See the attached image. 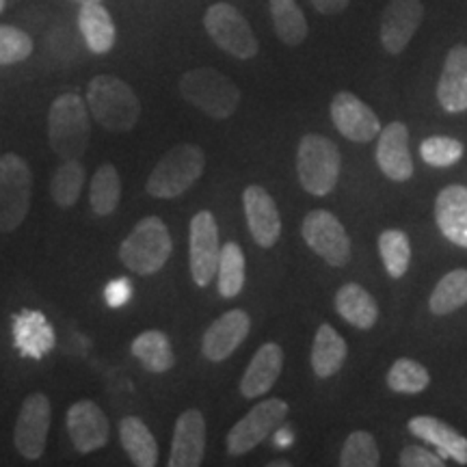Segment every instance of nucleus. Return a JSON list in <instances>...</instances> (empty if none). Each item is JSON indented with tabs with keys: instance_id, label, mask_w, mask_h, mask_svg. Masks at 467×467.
<instances>
[{
	"instance_id": "obj_18",
	"label": "nucleus",
	"mask_w": 467,
	"mask_h": 467,
	"mask_svg": "<svg viewBox=\"0 0 467 467\" xmlns=\"http://www.w3.org/2000/svg\"><path fill=\"white\" fill-rule=\"evenodd\" d=\"M251 318L244 309H230L208 327L202 337V355L210 361H223L244 342Z\"/></svg>"
},
{
	"instance_id": "obj_15",
	"label": "nucleus",
	"mask_w": 467,
	"mask_h": 467,
	"mask_svg": "<svg viewBox=\"0 0 467 467\" xmlns=\"http://www.w3.org/2000/svg\"><path fill=\"white\" fill-rule=\"evenodd\" d=\"M243 206L255 244L262 249L275 247L279 236H282V217H279L275 200L268 195L266 189L251 184L243 192Z\"/></svg>"
},
{
	"instance_id": "obj_24",
	"label": "nucleus",
	"mask_w": 467,
	"mask_h": 467,
	"mask_svg": "<svg viewBox=\"0 0 467 467\" xmlns=\"http://www.w3.org/2000/svg\"><path fill=\"white\" fill-rule=\"evenodd\" d=\"M14 340L25 358L42 359L55 347V331L42 312L25 309L14 317Z\"/></svg>"
},
{
	"instance_id": "obj_31",
	"label": "nucleus",
	"mask_w": 467,
	"mask_h": 467,
	"mask_svg": "<svg viewBox=\"0 0 467 467\" xmlns=\"http://www.w3.org/2000/svg\"><path fill=\"white\" fill-rule=\"evenodd\" d=\"M119 200H121L119 173H117L115 165L104 162V165L98 167V171L91 180V189H89L91 210L98 214V217H109V214H113L115 208L119 206Z\"/></svg>"
},
{
	"instance_id": "obj_12",
	"label": "nucleus",
	"mask_w": 467,
	"mask_h": 467,
	"mask_svg": "<svg viewBox=\"0 0 467 467\" xmlns=\"http://www.w3.org/2000/svg\"><path fill=\"white\" fill-rule=\"evenodd\" d=\"M50 400L42 392H35L26 396L22 402L20 413H17L14 441L16 451L28 461L39 459L46 451V441H48L50 431Z\"/></svg>"
},
{
	"instance_id": "obj_33",
	"label": "nucleus",
	"mask_w": 467,
	"mask_h": 467,
	"mask_svg": "<svg viewBox=\"0 0 467 467\" xmlns=\"http://www.w3.org/2000/svg\"><path fill=\"white\" fill-rule=\"evenodd\" d=\"M219 295L223 299H234L243 292L244 285V254L238 243H225L219 255Z\"/></svg>"
},
{
	"instance_id": "obj_16",
	"label": "nucleus",
	"mask_w": 467,
	"mask_h": 467,
	"mask_svg": "<svg viewBox=\"0 0 467 467\" xmlns=\"http://www.w3.org/2000/svg\"><path fill=\"white\" fill-rule=\"evenodd\" d=\"M422 0H389L381 17V44L389 55H400L422 25Z\"/></svg>"
},
{
	"instance_id": "obj_44",
	"label": "nucleus",
	"mask_w": 467,
	"mask_h": 467,
	"mask_svg": "<svg viewBox=\"0 0 467 467\" xmlns=\"http://www.w3.org/2000/svg\"><path fill=\"white\" fill-rule=\"evenodd\" d=\"M5 3H7V0H0V14H3V9H5Z\"/></svg>"
},
{
	"instance_id": "obj_13",
	"label": "nucleus",
	"mask_w": 467,
	"mask_h": 467,
	"mask_svg": "<svg viewBox=\"0 0 467 467\" xmlns=\"http://www.w3.org/2000/svg\"><path fill=\"white\" fill-rule=\"evenodd\" d=\"M331 119H334L337 132L355 143H370L381 132V121L375 110L350 91H340L334 98Z\"/></svg>"
},
{
	"instance_id": "obj_35",
	"label": "nucleus",
	"mask_w": 467,
	"mask_h": 467,
	"mask_svg": "<svg viewBox=\"0 0 467 467\" xmlns=\"http://www.w3.org/2000/svg\"><path fill=\"white\" fill-rule=\"evenodd\" d=\"M379 254L385 265V271L392 279H400L411 265V243L400 230H385L379 236Z\"/></svg>"
},
{
	"instance_id": "obj_19",
	"label": "nucleus",
	"mask_w": 467,
	"mask_h": 467,
	"mask_svg": "<svg viewBox=\"0 0 467 467\" xmlns=\"http://www.w3.org/2000/svg\"><path fill=\"white\" fill-rule=\"evenodd\" d=\"M377 165L392 182H407L413 175V161L409 154V130L400 121H392L379 132Z\"/></svg>"
},
{
	"instance_id": "obj_28",
	"label": "nucleus",
	"mask_w": 467,
	"mask_h": 467,
	"mask_svg": "<svg viewBox=\"0 0 467 467\" xmlns=\"http://www.w3.org/2000/svg\"><path fill=\"white\" fill-rule=\"evenodd\" d=\"M119 440L134 465L154 467L159 463V446H156L154 435L141 418L128 416L121 420Z\"/></svg>"
},
{
	"instance_id": "obj_7",
	"label": "nucleus",
	"mask_w": 467,
	"mask_h": 467,
	"mask_svg": "<svg viewBox=\"0 0 467 467\" xmlns=\"http://www.w3.org/2000/svg\"><path fill=\"white\" fill-rule=\"evenodd\" d=\"M33 175L22 156H0V234L16 232L31 210Z\"/></svg>"
},
{
	"instance_id": "obj_23",
	"label": "nucleus",
	"mask_w": 467,
	"mask_h": 467,
	"mask_svg": "<svg viewBox=\"0 0 467 467\" xmlns=\"http://www.w3.org/2000/svg\"><path fill=\"white\" fill-rule=\"evenodd\" d=\"M409 431L440 451L441 459H454L459 465H467V437L454 431L451 424L433 416H418L409 420Z\"/></svg>"
},
{
	"instance_id": "obj_20",
	"label": "nucleus",
	"mask_w": 467,
	"mask_h": 467,
	"mask_svg": "<svg viewBox=\"0 0 467 467\" xmlns=\"http://www.w3.org/2000/svg\"><path fill=\"white\" fill-rule=\"evenodd\" d=\"M284 368V350L275 342L262 344L241 379V394L254 400L265 396L277 383Z\"/></svg>"
},
{
	"instance_id": "obj_14",
	"label": "nucleus",
	"mask_w": 467,
	"mask_h": 467,
	"mask_svg": "<svg viewBox=\"0 0 467 467\" xmlns=\"http://www.w3.org/2000/svg\"><path fill=\"white\" fill-rule=\"evenodd\" d=\"M67 433L80 454H89L107 446L110 424L107 413L93 400H78L67 409Z\"/></svg>"
},
{
	"instance_id": "obj_2",
	"label": "nucleus",
	"mask_w": 467,
	"mask_h": 467,
	"mask_svg": "<svg viewBox=\"0 0 467 467\" xmlns=\"http://www.w3.org/2000/svg\"><path fill=\"white\" fill-rule=\"evenodd\" d=\"M89 107L78 93H61L48 110V143L58 159L78 161L89 145Z\"/></svg>"
},
{
	"instance_id": "obj_5",
	"label": "nucleus",
	"mask_w": 467,
	"mask_h": 467,
	"mask_svg": "<svg viewBox=\"0 0 467 467\" xmlns=\"http://www.w3.org/2000/svg\"><path fill=\"white\" fill-rule=\"evenodd\" d=\"M203 169H206V154L200 145L180 143L159 161L145 182V191L156 200H173L202 178Z\"/></svg>"
},
{
	"instance_id": "obj_43",
	"label": "nucleus",
	"mask_w": 467,
	"mask_h": 467,
	"mask_svg": "<svg viewBox=\"0 0 467 467\" xmlns=\"http://www.w3.org/2000/svg\"><path fill=\"white\" fill-rule=\"evenodd\" d=\"M74 3H78V5H85V3H102V0H74Z\"/></svg>"
},
{
	"instance_id": "obj_6",
	"label": "nucleus",
	"mask_w": 467,
	"mask_h": 467,
	"mask_svg": "<svg viewBox=\"0 0 467 467\" xmlns=\"http://www.w3.org/2000/svg\"><path fill=\"white\" fill-rule=\"evenodd\" d=\"M342 159L334 141L323 134H306L296 151V173L309 195L325 197L336 189L340 178Z\"/></svg>"
},
{
	"instance_id": "obj_21",
	"label": "nucleus",
	"mask_w": 467,
	"mask_h": 467,
	"mask_svg": "<svg viewBox=\"0 0 467 467\" xmlns=\"http://www.w3.org/2000/svg\"><path fill=\"white\" fill-rule=\"evenodd\" d=\"M437 100L446 113L467 110V46H454L448 52L437 83Z\"/></svg>"
},
{
	"instance_id": "obj_40",
	"label": "nucleus",
	"mask_w": 467,
	"mask_h": 467,
	"mask_svg": "<svg viewBox=\"0 0 467 467\" xmlns=\"http://www.w3.org/2000/svg\"><path fill=\"white\" fill-rule=\"evenodd\" d=\"M399 463L402 467H443L446 461H443L440 454H433L422 446H407L405 451L400 452Z\"/></svg>"
},
{
	"instance_id": "obj_11",
	"label": "nucleus",
	"mask_w": 467,
	"mask_h": 467,
	"mask_svg": "<svg viewBox=\"0 0 467 467\" xmlns=\"http://www.w3.org/2000/svg\"><path fill=\"white\" fill-rule=\"evenodd\" d=\"M189 260H191V275L200 288H206L217 275L219 268V225L214 221V214L210 210H202L191 219L189 234Z\"/></svg>"
},
{
	"instance_id": "obj_17",
	"label": "nucleus",
	"mask_w": 467,
	"mask_h": 467,
	"mask_svg": "<svg viewBox=\"0 0 467 467\" xmlns=\"http://www.w3.org/2000/svg\"><path fill=\"white\" fill-rule=\"evenodd\" d=\"M206 454V420L200 409H186L173 429L169 467H197Z\"/></svg>"
},
{
	"instance_id": "obj_39",
	"label": "nucleus",
	"mask_w": 467,
	"mask_h": 467,
	"mask_svg": "<svg viewBox=\"0 0 467 467\" xmlns=\"http://www.w3.org/2000/svg\"><path fill=\"white\" fill-rule=\"evenodd\" d=\"M420 156L426 165L451 167L463 159V143L452 137H429L420 145Z\"/></svg>"
},
{
	"instance_id": "obj_29",
	"label": "nucleus",
	"mask_w": 467,
	"mask_h": 467,
	"mask_svg": "<svg viewBox=\"0 0 467 467\" xmlns=\"http://www.w3.org/2000/svg\"><path fill=\"white\" fill-rule=\"evenodd\" d=\"M130 348H132V355L141 361L145 370L154 372V375L169 372L175 366L173 347L162 331H156V329L143 331L141 336L134 337Z\"/></svg>"
},
{
	"instance_id": "obj_10",
	"label": "nucleus",
	"mask_w": 467,
	"mask_h": 467,
	"mask_svg": "<svg viewBox=\"0 0 467 467\" xmlns=\"http://www.w3.org/2000/svg\"><path fill=\"white\" fill-rule=\"evenodd\" d=\"M301 236L314 254L329 266H347L350 260V238L340 219L329 210H312L301 225Z\"/></svg>"
},
{
	"instance_id": "obj_42",
	"label": "nucleus",
	"mask_w": 467,
	"mask_h": 467,
	"mask_svg": "<svg viewBox=\"0 0 467 467\" xmlns=\"http://www.w3.org/2000/svg\"><path fill=\"white\" fill-rule=\"evenodd\" d=\"M350 0H312L314 9L323 16H334V14H342L344 9L348 7Z\"/></svg>"
},
{
	"instance_id": "obj_1",
	"label": "nucleus",
	"mask_w": 467,
	"mask_h": 467,
	"mask_svg": "<svg viewBox=\"0 0 467 467\" xmlns=\"http://www.w3.org/2000/svg\"><path fill=\"white\" fill-rule=\"evenodd\" d=\"M87 107L93 119L110 132H128L141 117V102L126 80L100 74L87 87Z\"/></svg>"
},
{
	"instance_id": "obj_3",
	"label": "nucleus",
	"mask_w": 467,
	"mask_h": 467,
	"mask_svg": "<svg viewBox=\"0 0 467 467\" xmlns=\"http://www.w3.org/2000/svg\"><path fill=\"white\" fill-rule=\"evenodd\" d=\"M173 251L171 234L161 217H145L119 244V260L137 275H154Z\"/></svg>"
},
{
	"instance_id": "obj_30",
	"label": "nucleus",
	"mask_w": 467,
	"mask_h": 467,
	"mask_svg": "<svg viewBox=\"0 0 467 467\" xmlns=\"http://www.w3.org/2000/svg\"><path fill=\"white\" fill-rule=\"evenodd\" d=\"M268 7L277 37L285 46H301L306 42L309 26L296 0H268Z\"/></svg>"
},
{
	"instance_id": "obj_27",
	"label": "nucleus",
	"mask_w": 467,
	"mask_h": 467,
	"mask_svg": "<svg viewBox=\"0 0 467 467\" xmlns=\"http://www.w3.org/2000/svg\"><path fill=\"white\" fill-rule=\"evenodd\" d=\"M347 340L329 323L318 327L312 347V370L320 379L334 377L347 361Z\"/></svg>"
},
{
	"instance_id": "obj_32",
	"label": "nucleus",
	"mask_w": 467,
	"mask_h": 467,
	"mask_svg": "<svg viewBox=\"0 0 467 467\" xmlns=\"http://www.w3.org/2000/svg\"><path fill=\"white\" fill-rule=\"evenodd\" d=\"M467 303V268H457L440 279L431 295L429 307L435 317H448Z\"/></svg>"
},
{
	"instance_id": "obj_34",
	"label": "nucleus",
	"mask_w": 467,
	"mask_h": 467,
	"mask_svg": "<svg viewBox=\"0 0 467 467\" xmlns=\"http://www.w3.org/2000/svg\"><path fill=\"white\" fill-rule=\"evenodd\" d=\"M85 184V167L78 161H63L50 182V195L58 208L67 210L78 202Z\"/></svg>"
},
{
	"instance_id": "obj_4",
	"label": "nucleus",
	"mask_w": 467,
	"mask_h": 467,
	"mask_svg": "<svg viewBox=\"0 0 467 467\" xmlns=\"http://www.w3.org/2000/svg\"><path fill=\"white\" fill-rule=\"evenodd\" d=\"M180 93L189 104L213 119H227L236 113L243 93L232 78L214 67H195L182 74Z\"/></svg>"
},
{
	"instance_id": "obj_36",
	"label": "nucleus",
	"mask_w": 467,
	"mask_h": 467,
	"mask_svg": "<svg viewBox=\"0 0 467 467\" xmlns=\"http://www.w3.org/2000/svg\"><path fill=\"white\" fill-rule=\"evenodd\" d=\"M429 370L416 359L400 358L396 359L388 372V385L392 392L399 394H420L429 388Z\"/></svg>"
},
{
	"instance_id": "obj_25",
	"label": "nucleus",
	"mask_w": 467,
	"mask_h": 467,
	"mask_svg": "<svg viewBox=\"0 0 467 467\" xmlns=\"http://www.w3.org/2000/svg\"><path fill=\"white\" fill-rule=\"evenodd\" d=\"M78 28L85 37L87 48L93 55H107L113 50L117 31L115 22L102 3H85L78 11Z\"/></svg>"
},
{
	"instance_id": "obj_22",
	"label": "nucleus",
	"mask_w": 467,
	"mask_h": 467,
	"mask_svg": "<svg viewBox=\"0 0 467 467\" xmlns=\"http://www.w3.org/2000/svg\"><path fill=\"white\" fill-rule=\"evenodd\" d=\"M437 227L457 247L467 249V186H446L435 202Z\"/></svg>"
},
{
	"instance_id": "obj_9",
	"label": "nucleus",
	"mask_w": 467,
	"mask_h": 467,
	"mask_svg": "<svg viewBox=\"0 0 467 467\" xmlns=\"http://www.w3.org/2000/svg\"><path fill=\"white\" fill-rule=\"evenodd\" d=\"M288 402L282 399H268L255 405L243 420H238L227 433V452L232 457H243L260 446L273 431H277L288 416Z\"/></svg>"
},
{
	"instance_id": "obj_41",
	"label": "nucleus",
	"mask_w": 467,
	"mask_h": 467,
	"mask_svg": "<svg viewBox=\"0 0 467 467\" xmlns=\"http://www.w3.org/2000/svg\"><path fill=\"white\" fill-rule=\"evenodd\" d=\"M130 299V284L126 279H119V282H113L107 288V301L109 306H124V303Z\"/></svg>"
},
{
	"instance_id": "obj_26",
	"label": "nucleus",
	"mask_w": 467,
	"mask_h": 467,
	"mask_svg": "<svg viewBox=\"0 0 467 467\" xmlns=\"http://www.w3.org/2000/svg\"><path fill=\"white\" fill-rule=\"evenodd\" d=\"M336 309L348 325L358 327L361 331L372 329L379 320V306L375 296L359 284H344L337 290Z\"/></svg>"
},
{
	"instance_id": "obj_37",
	"label": "nucleus",
	"mask_w": 467,
	"mask_h": 467,
	"mask_svg": "<svg viewBox=\"0 0 467 467\" xmlns=\"http://www.w3.org/2000/svg\"><path fill=\"white\" fill-rule=\"evenodd\" d=\"M381 463V452L379 446L368 431H355L344 441L340 452L342 467H377Z\"/></svg>"
},
{
	"instance_id": "obj_38",
	"label": "nucleus",
	"mask_w": 467,
	"mask_h": 467,
	"mask_svg": "<svg viewBox=\"0 0 467 467\" xmlns=\"http://www.w3.org/2000/svg\"><path fill=\"white\" fill-rule=\"evenodd\" d=\"M31 35L17 26L0 25V66H16L33 55Z\"/></svg>"
},
{
	"instance_id": "obj_8",
	"label": "nucleus",
	"mask_w": 467,
	"mask_h": 467,
	"mask_svg": "<svg viewBox=\"0 0 467 467\" xmlns=\"http://www.w3.org/2000/svg\"><path fill=\"white\" fill-rule=\"evenodd\" d=\"M203 26L214 44L227 55L243 58H254L258 55L260 44L251 31L249 22L244 16L230 3L210 5L206 16H203Z\"/></svg>"
}]
</instances>
